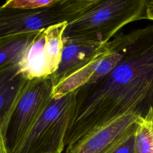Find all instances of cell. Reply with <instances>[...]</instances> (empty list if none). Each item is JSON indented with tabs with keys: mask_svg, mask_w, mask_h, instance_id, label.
<instances>
[{
	"mask_svg": "<svg viewBox=\"0 0 153 153\" xmlns=\"http://www.w3.org/2000/svg\"><path fill=\"white\" fill-rule=\"evenodd\" d=\"M50 77L28 81L5 131L8 153H16L26 137L45 112L53 97Z\"/></svg>",
	"mask_w": 153,
	"mask_h": 153,
	"instance_id": "5b68a950",
	"label": "cell"
},
{
	"mask_svg": "<svg viewBox=\"0 0 153 153\" xmlns=\"http://www.w3.org/2000/svg\"><path fill=\"white\" fill-rule=\"evenodd\" d=\"M96 0H56L47 7L21 9L0 6V39L75 20Z\"/></svg>",
	"mask_w": 153,
	"mask_h": 153,
	"instance_id": "3957f363",
	"label": "cell"
},
{
	"mask_svg": "<svg viewBox=\"0 0 153 153\" xmlns=\"http://www.w3.org/2000/svg\"><path fill=\"white\" fill-rule=\"evenodd\" d=\"M135 127L131 130V131L125 138V139L121 142L111 153H134V136Z\"/></svg>",
	"mask_w": 153,
	"mask_h": 153,
	"instance_id": "4fadbf2b",
	"label": "cell"
},
{
	"mask_svg": "<svg viewBox=\"0 0 153 153\" xmlns=\"http://www.w3.org/2000/svg\"><path fill=\"white\" fill-rule=\"evenodd\" d=\"M112 39L120 60L108 74L75 90L65 146L113 118L127 112L145 116L153 108V25Z\"/></svg>",
	"mask_w": 153,
	"mask_h": 153,
	"instance_id": "6da1fadb",
	"label": "cell"
},
{
	"mask_svg": "<svg viewBox=\"0 0 153 153\" xmlns=\"http://www.w3.org/2000/svg\"><path fill=\"white\" fill-rule=\"evenodd\" d=\"M11 117L0 120V153H8L5 143V131Z\"/></svg>",
	"mask_w": 153,
	"mask_h": 153,
	"instance_id": "5bb4252c",
	"label": "cell"
},
{
	"mask_svg": "<svg viewBox=\"0 0 153 153\" xmlns=\"http://www.w3.org/2000/svg\"><path fill=\"white\" fill-rule=\"evenodd\" d=\"M139 116L127 112L113 118L67 146L65 153H111L135 127Z\"/></svg>",
	"mask_w": 153,
	"mask_h": 153,
	"instance_id": "52a82bcc",
	"label": "cell"
},
{
	"mask_svg": "<svg viewBox=\"0 0 153 153\" xmlns=\"http://www.w3.org/2000/svg\"><path fill=\"white\" fill-rule=\"evenodd\" d=\"M55 1L56 0H11L6 1L2 6L7 8L35 9L49 6L53 4Z\"/></svg>",
	"mask_w": 153,
	"mask_h": 153,
	"instance_id": "7c38bea8",
	"label": "cell"
},
{
	"mask_svg": "<svg viewBox=\"0 0 153 153\" xmlns=\"http://www.w3.org/2000/svg\"><path fill=\"white\" fill-rule=\"evenodd\" d=\"M148 0H96L75 20L69 23L63 38L105 44L124 26L146 19Z\"/></svg>",
	"mask_w": 153,
	"mask_h": 153,
	"instance_id": "7a4b0ae2",
	"label": "cell"
},
{
	"mask_svg": "<svg viewBox=\"0 0 153 153\" xmlns=\"http://www.w3.org/2000/svg\"><path fill=\"white\" fill-rule=\"evenodd\" d=\"M63 47L57 70L50 77L53 88L69 75L77 71L106 47L105 44L95 42L63 38Z\"/></svg>",
	"mask_w": 153,
	"mask_h": 153,
	"instance_id": "ba28073f",
	"label": "cell"
},
{
	"mask_svg": "<svg viewBox=\"0 0 153 153\" xmlns=\"http://www.w3.org/2000/svg\"><path fill=\"white\" fill-rule=\"evenodd\" d=\"M135 124L134 153H153V108L145 116H139Z\"/></svg>",
	"mask_w": 153,
	"mask_h": 153,
	"instance_id": "8fae6325",
	"label": "cell"
},
{
	"mask_svg": "<svg viewBox=\"0 0 153 153\" xmlns=\"http://www.w3.org/2000/svg\"><path fill=\"white\" fill-rule=\"evenodd\" d=\"M76 91L53 99L16 153H62Z\"/></svg>",
	"mask_w": 153,
	"mask_h": 153,
	"instance_id": "277c9868",
	"label": "cell"
},
{
	"mask_svg": "<svg viewBox=\"0 0 153 153\" xmlns=\"http://www.w3.org/2000/svg\"><path fill=\"white\" fill-rule=\"evenodd\" d=\"M27 82L19 65L0 70V120L11 117Z\"/></svg>",
	"mask_w": 153,
	"mask_h": 153,
	"instance_id": "9c48e42d",
	"label": "cell"
},
{
	"mask_svg": "<svg viewBox=\"0 0 153 153\" xmlns=\"http://www.w3.org/2000/svg\"><path fill=\"white\" fill-rule=\"evenodd\" d=\"M146 19L153 20V0L148 1L145 8Z\"/></svg>",
	"mask_w": 153,
	"mask_h": 153,
	"instance_id": "9a60e30c",
	"label": "cell"
},
{
	"mask_svg": "<svg viewBox=\"0 0 153 153\" xmlns=\"http://www.w3.org/2000/svg\"><path fill=\"white\" fill-rule=\"evenodd\" d=\"M38 31L15 35L0 39V70L13 65L21 67Z\"/></svg>",
	"mask_w": 153,
	"mask_h": 153,
	"instance_id": "30bf717a",
	"label": "cell"
},
{
	"mask_svg": "<svg viewBox=\"0 0 153 153\" xmlns=\"http://www.w3.org/2000/svg\"><path fill=\"white\" fill-rule=\"evenodd\" d=\"M68 24L62 22L38 32L21 65L23 75L28 81L50 77L57 70Z\"/></svg>",
	"mask_w": 153,
	"mask_h": 153,
	"instance_id": "8992f818",
	"label": "cell"
}]
</instances>
